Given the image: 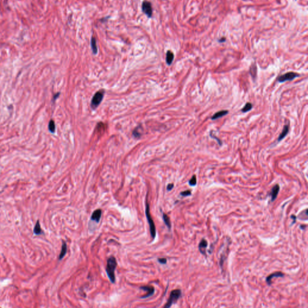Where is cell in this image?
I'll list each match as a JSON object with an SVG mask.
<instances>
[{"mask_svg":"<svg viewBox=\"0 0 308 308\" xmlns=\"http://www.w3.org/2000/svg\"><path fill=\"white\" fill-rule=\"evenodd\" d=\"M117 261L116 258L114 257H110L107 262V267L106 271L108 275V277L112 284L115 282L116 277H115V270L117 267Z\"/></svg>","mask_w":308,"mask_h":308,"instance_id":"cell-1","label":"cell"},{"mask_svg":"<svg viewBox=\"0 0 308 308\" xmlns=\"http://www.w3.org/2000/svg\"><path fill=\"white\" fill-rule=\"evenodd\" d=\"M145 213H146L147 220V222L149 226V229H150V232H151V236L153 239H154L156 236V228H155V226L153 219L150 214V211H149V205L147 201L146 203Z\"/></svg>","mask_w":308,"mask_h":308,"instance_id":"cell-2","label":"cell"},{"mask_svg":"<svg viewBox=\"0 0 308 308\" xmlns=\"http://www.w3.org/2000/svg\"><path fill=\"white\" fill-rule=\"evenodd\" d=\"M181 296V291L180 289H175L171 291L169 300L164 306L165 308H169L172 306V305L178 301V299Z\"/></svg>","mask_w":308,"mask_h":308,"instance_id":"cell-3","label":"cell"},{"mask_svg":"<svg viewBox=\"0 0 308 308\" xmlns=\"http://www.w3.org/2000/svg\"><path fill=\"white\" fill-rule=\"evenodd\" d=\"M104 96V91L101 90L96 92L93 96L91 102V107L95 110L97 108L102 102Z\"/></svg>","mask_w":308,"mask_h":308,"instance_id":"cell-4","label":"cell"},{"mask_svg":"<svg viewBox=\"0 0 308 308\" xmlns=\"http://www.w3.org/2000/svg\"><path fill=\"white\" fill-rule=\"evenodd\" d=\"M300 75L293 72H287L285 74L279 76L277 78V80L279 83H284L286 81H292L294 79H295L297 77H298Z\"/></svg>","mask_w":308,"mask_h":308,"instance_id":"cell-5","label":"cell"},{"mask_svg":"<svg viewBox=\"0 0 308 308\" xmlns=\"http://www.w3.org/2000/svg\"><path fill=\"white\" fill-rule=\"evenodd\" d=\"M142 12L148 17H151L153 14V8L151 2L148 1H144L142 5Z\"/></svg>","mask_w":308,"mask_h":308,"instance_id":"cell-6","label":"cell"},{"mask_svg":"<svg viewBox=\"0 0 308 308\" xmlns=\"http://www.w3.org/2000/svg\"><path fill=\"white\" fill-rule=\"evenodd\" d=\"M140 289H143V291H145L147 292L146 294L143 295V296H142L140 298H147L149 297H150L151 295H152L155 292V289H154V287L152 286H140Z\"/></svg>","mask_w":308,"mask_h":308,"instance_id":"cell-7","label":"cell"},{"mask_svg":"<svg viewBox=\"0 0 308 308\" xmlns=\"http://www.w3.org/2000/svg\"><path fill=\"white\" fill-rule=\"evenodd\" d=\"M285 276V275L280 271H277L273 273L270 275L267 278H266V282L268 285H271V280L274 277H284Z\"/></svg>","mask_w":308,"mask_h":308,"instance_id":"cell-8","label":"cell"},{"mask_svg":"<svg viewBox=\"0 0 308 308\" xmlns=\"http://www.w3.org/2000/svg\"><path fill=\"white\" fill-rule=\"evenodd\" d=\"M279 190H280V187L278 184H276L275 186L272 188L271 192L269 194V195L271 196V202H273L276 200L279 194Z\"/></svg>","mask_w":308,"mask_h":308,"instance_id":"cell-9","label":"cell"},{"mask_svg":"<svg viewBox=\"0 0 308 308\" xmlns=\"http://www.w3.org/2000/svg\"><path fill=\"white\" fill-rule=\"evenodd\" d=\"M208 246V242L207 241L205 240V239H202L199 245H198V249H199V252L202 254L205 255V256H206V249L207 248Z\"/></svg>","mask_w":308,"mask_h":308,"instance_id":"cell-10","label":"cell"},{"mask_svg":"<svg viewBox=\"0 0 308 308\" xmlns=\"http://www.w3.org/2000/svg\"><path fill=\"white\" fill-rule=\"evenodd\" d=\"M102 215V211L100 209L95 210L91 216L92 220L95 221L96 223H99Z\"/></svg>","mask_w":308,"mask_h":308,"instance_id":"cell-11","label":"cell"},{"mask_svg":"<svg viewBox=\"0 0 308 308\" xmlns=\"http://www.w3.org/2000/svg\"><path fill=\"white\" fill-rule=\"evenodd\" d=\"M289 130V124L286 125L284 127L282 131V133H280V134L279 135L278 137V139H277L278 142H280V141L283 140L286 137V136L288 134Z\"/></svg>","mask_w":308,"mask_h":308,"instance_id":"cell-12","label":"cell"},{"mask_svg":"<svg viewBox=\"0 0 308 308\" xmlns=\"http://www.w3.org/2000/svg\"><path fill=\"white\" fill-rule=\"evenodd\" d=\"M229 111L228 110H221V111H219L217 113H216L214 115L211 117V119L212 120H216L217 119H219L220 117H222L226 115H227V114H228Z\"/></svg>","mask_w":308,"mask_h":308,"instance_id":"cell-13","label":"cell"},{"mask_svg":"<svg viewBox=\"0 0 308 308\" xmlns=\"http://www.w3.org/2000/svg\"><path fill=\"white\" fill-rule=\"evenodd\" d=\"M67 253V245L65 241H62V246H61V250L59 255V260L62 259Z\"/></svg>","mask_w":308,"mask_h":308,"instance_id":"cell-14","label":"cell"},{"mask_svg":"<svg viewBox=\"0 0 308 308\" xmlns=\"http://www.w3.org/2000/svg\"><path fill=\"white\" fill-rule=\"evenodd\" d=\"M174 59V54L171 51H168L166 53V63L168 65H170Z\"/></svg>","mask_w":308,"mask_h":308,"instance_id":"cell-15","label":"cell"},{"mask_svg":"<svg viewBox=\"0 0 308 308\" xmlns=\"http://www.w3.org/2000/svg\"><path fill=\"white\" fill-rule=\"evenodd\" d=\"M91 48L93 51V53L94 54H96L98 53V47L97 45H96V40L95 37L92 36L91 39Z\"/></svg>","mask_w":308,"mask_h":308,"instance_id":"cell-16","label":"cell"},{"mask_svg":"<svg viewBox=\"0 0 308 308\" xmlns=\"http://www.w3.org/2000/svg\"><path fill=\"white\" fill-rule=\"evenodd\" d=\"M163 220L165 225H166V226L168 227L169 229L170 230L171 229V222H170V219L169 217L166 214L163 213Z\"/></svg>","mask_w":308,"mask_h":308,"instance_id":"cell-17","label":"cell"},{"mask_svg":"<svg viewBox=\"0 0 308 308\" xmlns=\"http://www.w3.org/2000/svg\"><path fill=\"white\" fill-rule=\"evenodd\" d=\"M252 108H253V105L250 102H248V103H246V104L244 105V107L241 109V112L247 113L250 111L252 109Z\"/></svg>","mask_w":308,"mask_h":308,"instance_id":"cell-18","label":"cell"},{"mask_svg":"<svg viewBox=\"0 0 308 308\" xmlns=\"http://www.w3.org/2000/svg\"><path fill=\"white\" fill-rule=\"evenodd\" d=\"M48 128L49 131L51 133H54L56 131V124L55 122L53 120H51L49 121V125H48Z\"/></svg>","mask_w":308,"mask_h":308,"instance_id":"cell-19","label":"cell"},{"mask_svg":"<svg viewBox=\"0 0 308 308\" xmlns=\"http://www.w3.org/2000/svg\"><path fill=\"white\" fill-rule=\"evenodd\" d=\"M34 233L36 234V235H39L42 233V229H41V227H40V223H39V221L38 220L36 224V225H35L34 226Z\"/></svg>","mask_w":308,"mask_h":308,"instance_id":"cell-20","label":"cell"},{"mask_svg":"<svg viewBox=\"0 0 308 308\" xmlns=\"http://www.w3.org/2000/svg\"><path fill=\"white\" fill-rule=\"evenodd\" d=\"M250 73L252 76V78H256L257 76V66L256 65H253L250 68Z\"/></svg>","mask_w":308,"mask_h":308,"instance_id":"cell-21","label":"cell"},{"mask_svg":"<svg viewBox=\"0 0 308 308\" xmlns=\"http://www.w3.org/2000/svg\"><path fill=\"white\" fill-rule=\"evenodd\" d=\"M188 184L190 186H195L197 184V179H196V177L195 175H193L191 177V178L189 180Z\"/></svg>","mask_w":308,"mask_h":308,"instance_id":"cell-22","label":"cell"},{"mask_svg":"<svg viewBox=\"0 0 308 308\" xmlns=\"http://www.w3.org/2000/svg\"><path fill=\"white\" fill-rule=\"evenodd\" d=\"M180 195L183 197H187L191 195V191L190 190H186L181 192Z\"/></svg>","mask_w":308,"mask_h":308,"instance_id":"cell-23","label":"cell"},{"mask_svg":"<svg viewBox=\"0 0 308 308\" xmlns=\"http://www.w3.org/2000/svg\"><path fill=\"white\" fill-rule=\"evenodd\" d=\"M133 134L134 137L135 138H139L140 137V136H141V134L139 133V132H138V130H137V128L136 129L133 131Z\"/></svg>","mask_w":308,"mask_h":308,"instance_id":"cell-24","label":"cell"},{"mask_svg":"<svg viewBox=\"0 0 308 308\" xmlns=\"http://www.w3.org/2000/svg\"><path fill=\"white\" fill-rule=\"evenodd\" d=\"M158 262H159L161 264H165L167 263V259L165 258H159L158 259Z\"/></svg>","mask_w":308,"mask_h":308,"instance_id":"cell-25","label":"cell"},{"mask_svg":"<svg viewBox=\"0 0 308 308\" xmlns=\"http://www.w3.org/2000/svg\"><path fill=\"white\" fill-rule=\"evenodd\" d=\"M210 136L211 137V138H213L216 139V140H217V141H218V143L219 144V145H220V146H221V145H222V143H221V141H220V140H219L218 138H217V137H216V136H214L212 135V134H210Z\"/></svg>","mask_w":308,"mask_h":308,"instance_id":"cell-26","label":"cell"},{"mask_svg":"<svg viewBox=\"0 0 308 308\" xmlns=\"http://www.w3.org/2000/svg\"><path fill=\"white\" fill-rule=\"evenodd\" d=\"M174 187V184H169L168 185V186H167V190L168 191H170L173 189Z\"/></svg>","mask_w":308,"mask_h":308,"instance_id":"cell-27","label":"cell"},{"mask_svg":"<svg viewBox=\"0 0 308 308\" xmlns=\"http://www.w3.org/2000/svg\"><path fill=\"white\" fill-rule=\"evenodd\" d=\"M59 95H60V93H57V94H56V95H54V98H53V99H54V101H55V100H56V99H57V98L58 97V96H59Z\"/></svg>","mask_w":308,"mask_h":308,"instance_id":"cell-28","label":"cell"},{"mask_svg":"<svg viewBox=\"0 0 308 308\" xmlns=\"http://www.w3.org/2000/svg\"><path fill=\"white\" fill-rule=\"evenodd\" d=\"M291 218L293 219V223H295V219H296V217H295V216H291Z\"/></svg>","mask_w":308,"mask_h":308,"instance_id":"cell-29","label":"cell"},{"mask_svg":"<svg viewBox=\"0 0 308 308\" xmlns=\"http://www.w3.org/2000/svg\"><path fill=\"white\" fill-rule=\"evenodd\" d=\"M306 227V225H301L300 226V229H305Z\"/></svg>","mask_w":308,"mask_h":308,"instance_id":"cell-30","label":"cell"}]
</instances>
